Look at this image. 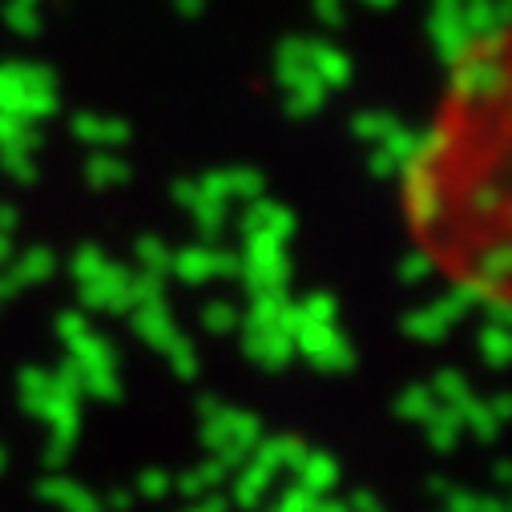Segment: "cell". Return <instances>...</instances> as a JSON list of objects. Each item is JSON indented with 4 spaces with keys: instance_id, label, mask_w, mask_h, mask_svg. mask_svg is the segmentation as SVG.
I'll return each instance as SVG.
<instances>
[]
</instances>
